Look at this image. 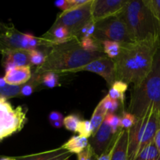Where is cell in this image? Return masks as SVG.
<instances>
[{
	"label": "cell",
	"instance_id": "cell-1",
	"mask_svg": "<svg viewBox=\"0 0 160 160\" xmlns=\"http://www.w3.org/2000/svg\"><path fill=\"white\" fill-rule=\"evenodd\" d=\"M160 46V38L144 42L122 44L116 59V81L138 86L152 68L155 55Z\"/></svg>",
	"mask_w": 160,
	"mask_h": 160
},
{
	"label": "cell",
	"instance_id": "cell-2",
	"mask_svg": "<svg viewBox=\"0 0 160 160\" xmlns=\"http://www.w3.org/2000/svg\"><path fill=\"white\" fill-rule=\"evenodd\" d=\"M103 56H106L105 53L85 51L81 47L79 39L75 38L50 48L45 62L36 67L34 73L42 74L46 72H55L59 75L67 74Z\"/></svg>",
	"mask_w": 160,
	"mask_h": 160
},
{
	"label": "cell",
	"instance_id": "cell-3",
	"mask_svg": "<svg viewBox=\"0 0 160 160\" xmlns=\"http://www.w3.org/2000/svg\"><path fill=\"white\" fill-rule=\"evenodd\" d=\"M119 15L127 25L134 42L160 38V23L145 0H128Z\"/></svg>",
	"mask_w": 160,
	"mask_h": 160
},
{
	"label": "cell",
	"instance_id": "cell-4",
	"mask_svg": "<svg viewBox=\"0 0 160 160\" xmlns=\"http://www.w3.org/2000/svg\"><path fill=\"white\" fill-rule=\"evenodd\" d=\"M154 110L160 115V46L155 55L152 68L137 87L133 88L128 112L136 119Z\"/></svg>",
	"mask_w": 160,
	"mask_h": 160
},
{
	"label": "cell",
	"instance_id": "cell-5",
	"mask_svg": "<svg viewBox=\"0 0 160 160\" xmlns=\"http://www.w3.org/2000/svg\"><path fill=\"white\" fill-rule=\"evenodd\" d=\"M160 128V115L151 110L136 120L128 129V160H134L139 153L154 141Z\"/></svg>",
	"mask_w": 160,
	"mask_h": 160
},
{
	"label": "cell",
	"instance_id": "cell-6",
	"mask_svg": "<svg viewBox=\"0 0 160 160\" xmlns=\"http://www.w3.org/2000/svg\"><path fill=\"white\" fill-rule=\"evenodd\" d=\"M28 109L13 108L7 99L0 98V142L21 131L27 122Z\"/></svg>",
	"mask_w": 160,
	"mask_h": 160
},
{
	"label": "cell",
	"instance_id": "cell-7",
	"mask_svg": "<svg viewBox=\"0 0 160 160\" xmlns=\"http://www.w3.org/2000/svg\"><path fill=\"white\" fill-rule=\"evenodd\" d=\"M95 38L103 41H112L120 44L134 42L127 25L120 15L109 17L96 22Z\"/></svg>",
	"mask_w": 160,
	"mask_h": 160
},
{
	"label": "cell",
	"instance_id": "cell-8",
	"mask_svg": "<svg viewBox=\"0 0 160 160\" xmlns=\"http://www.w3.org/2000/svg\"><path fill=\"white\" fill-rule=\"evenodd\" d=\"M94 0L88 4L70 10L62 12L57 16L52 27H64L73 35L78 38L81 30L85 25L93 20L92 18V3Z\"/></svg>",
	"mask_w": 160,
	"mask_h": 160
},
{
	"label": "cell",
	"instance_id": "cell-9",
	"mask_svg": "<svg viewBox=\"0 0 160 160\" xmlns=\"http://www.w3.org/2000/svg\"><path fill=\"white\" fill-rule=\"evenodd\" d=\"M30 34L20 32L12 24L0 30V54L12 50H29Z\"/></svg>",
	"mask_w": 160,
	"mask_h": 160
},
{
	"label": "cell",
	"instance_id": "cell-10",
	"mask_svg": "<svg viewBox=\"0 0 160 160\" xmlns=\"http://www.w3.org/2000/svg\"><path fill=\"white\" fill-rule=\"evenodd\" d=\"M81 71H88L97 73L106 81L108 85L110 86V88L116 82L115 61L106 56L98 58L84 67L72 70L69 73H78Z\"/></svg>",
	"mask_w": 160,
	"mask_h": 160
},
{
	"label": "cell",
	"instance_id": "cell-11",
	"mask_svg": "<svg viewBox=\"0 0 160 160\" xmlns=\"http://www.w3.org/2000/svg\"><path fill=\"white\" fill-rule=\"evenodd\" d=\"M128 0H94L92 18L96 22L117 16L122 12Z\"/></svg>",
	"mask_w": 160,
	"mask_h": 160
},
{
	"label": "cell",
	"instance_id": "cell-12",
	"mask_svg": "<svg viewBox=\"0 0 160 160\" xmlns=\"http://www.w3.org/2000/svg\"><path fill=\"white\" fill-rule=\"evenodd\" d=\"M117 134L112 133V128L106 120L102 123L97 132L92 136L89 144L95 151V154L99 157L110 146Z\"/></svg>",
	"mask_w": 160,
	"mask_h": 160
},
{
	"label": "cell",
	"instance_id": "cell-13",
	"mask_svg": "<svg viewBox=\"0 0 160 160\" xmlns=\"http://www.w3.org/2000/svg\"><path fill=\"white\" fill-rule=\"evenodd\" d=\"M2 65L5 70L16 67L31 66L29 50L17 49L2 53Z\"/></svg>",
	"mask_w": 160,
	"mask_h": 160
},
{
	"label": "cell",
	"instance_id": "cell-14",
	"mask_svg": "<svg viewBox=\"0 0 160 160\" xmlns=\"http://www.w3.org/2000/svg\"><path fill=\"white\" fill-rule=\"evenodd\" d=\"M32 77L31 66L16 67L6 70L3 77L7 84L11 85L20 86L26 84Z\"/></svg>",
	"mask_w": 160,
	"mask_h": 160
},
{
	"label": "cell",
	"instance_id": "cell-15",
	"mask_svg": "<svg viewBox=\"0 0 160 160\" xmlns=\"http://www.w3.org/2000/svg\"><path fill=\"white\" fill-rule=\"evenodd\" d=\"M72 155L73 154L68 150L60 146L55 149L48 150L43 152L18 156L16 160H68Z\"/></svg>",
	"mask_w": 160,
	"mask_h": 160
},
{
	"label": "cell",
	"instance_id": "cell-16",
	"mask_svg": "<svg viewBox=\"0 0 160 160\" xmlns=\"http://www.w3.org/2000/svg\"><path fill=\"white\" fill-rule=\"evenodd\" d=\"M111 160H128V130L119 133Z\"/></svg>",
	"mask_w": 160,
	"mask_h": 160
},
{
	"label": "cell",
	"instance_id": "cell-17",
	"mask_svg": "<svg viewBox=\"0 0 160 160\" xmlns=\"http://www.w3.org/2000/svg\"><path fill=\"white\" fill-rule=\"evenodd\" d=\"M88 145V138L81 135H73L65 144H63L62 147L68 150L72 154H79L83 150L85 149Z\"/></svg>",
	"mask_w": 160,
	"mask_h": 160
},
{
	"label": "cell",
	"instance_id": "cell-18",
	"mask_svg": "<svg viewBox=\"0 0 160 160\" xmlns=\"http://www.w3.org/2000/svg\"><path fill=\"white\" fill-rule=\"evenodd\" d=\"M107 114V111L105 109V108L103 107L101 102H100L98 104V106L95 107L90 120L92 128H93V134H95L98 130V128L101 127L102 123L104 122Z\"/></svg>",
	"mask_w": 160,
	"mask_h": 160
},
{
	"label": "cell",
	"instance_id": "cell-19",
	"mask_svg": "<svg viewBox=\"0 0 160 160\" xmlns=\"http://www.w3.org/2000/svg\"><path fill=\"white\" fill-rule=\"evenodd\" d=\"M128 84L123 81H116L109 91V95L112 99L117 100L121 102L123 105L124 102L125 92L128 90Z\"/></svg>",
	"mask_w": 160,
	"mask_h": 160
},
{
	"label": "cell",
	"instance_id": "cell-20",
	"mask_svg": "<svg viewBox=\"0 0 160 160\" xmlns=\"http://www.w3.org/2000/svg\"><path fill=\"white\" fill-rule=\"evenodd\" d=\"M80 43H81V47L85 51L89 52L104 53L102 42L95 38L94 37L82 38L80 39Z\"/></svg>",
	"mask_w": 160,
	"mask_h": 160
},
{
	"label": "cell",
	"instance_id": "cell-21",
	"mask_svg": "<svg viewBox=\"0 0 160 160\" xmlns=\"http://www.w3.org/2000/svg\"><path fill=\"white\" fill-rule=\"evenodd\" d=\"M134 160H160V153L154 141L147 145Z\"/></svg>",
	"mask_w": 160,
	"mask_h": 160
},
{
	"label": "cell",
	"instance_id": "cell-22",
	"mask_svg": "<svg viewBox=\"0 0 160 160\" xmlns=\"http://www.w3.org/2000/svg\"><path fill=\"white\" fill-rule=\"evenodd\" d=\"M103 52L106 56L112 59H116L121 52L122 44L112 41H103L102 42Z\"/></svg>",
	"mask_w": 160,
	"mask_h": 160
},
{
	"label": "cell",
	"instance_id": "cell-23",
	"mask_svg": "<svg viewBox=\"0 0 160 160\" xmlns=\"http://www.w3.org/2000/svg\"><path fill=\"white\" fill-rule=\"evenodd\" d=\"M41 85L40 84V75L32 73V77L26 84L21 85L20 90V97H28L32 95L36 88Z\"/></svg>",
	"mask_w": 160,
	"mask_h": 160
},
{
	"label": "cell",
	"instance_id": "cell-24",
	"mask_svg": "<svg viewBox=\"0 0 160 160\" xmlns=\"http://www.w3.org/2000/svg\"><path fill=\"white\" fill-rule=\"evenodd\" d=\"M50 48H45V50H39L38 48L33 50H29V56H30V64L31 67L36 66V67H40L44 62H45L48 55V50Z\"/></svg>",
	"mask_w": 160,
	"mask_h": 160
},
{
	"label": "cell",
	"instance_id": "cell-25",
	"mask_svg": "<svg viewBox=\"0 0 160 160\" xmlns=\"http://www.w3.org/2000/svg\"><path fill=\"white\" fill-rule=\"evenodd\" d=\"M40 75V84L44 87L48 88H54L60 86L59 81V74L55 72H46Z\"/></svg>",
	"mask_w": 160,
	"mask_h": 160
},
{
	"label": "cell",
	"instance_id": "cell-26",
	"mask_svg": "<svg viewBox=\"0 0 160 160\" xmlns=\"http://www.w3.org/2000/svg\"><path fill=\"white\" fill-rule=\"evenodd\" d=\"M20 90H21V85H11V84H6L4 87L0 88V98L9 99V98H17L20 97Z\"/></svg>",
	"mask_w": 160,
	"mask_h": 160
},
{
	"label": "cell",
	"instance_id": "cell-27",
	"mask_svg": "<svg viewBox=\"0 0 160 160\" xmlns=\"http://www.w3.org/2000/svg\"><path fill=\"white\" fill-rule=\"evenodd\" d=\"M79 116L76 114H71L64 118L63 120V126L65 127L66 129L71 132H78V128L81 122Z\"/></svg>",
	"mask_w": 160,
	"mask_h": 160
},
{
	"label": "cell",
	"instance_id": "cell-28",
	"mask_svg": "<svg viewBox=\"0 0 160 160\" xmlns=\"http://www.w3.org/2000/svg\"><path fill=\"white\" fill-rule=\"evenodd\" d=\"M120 101L111 98L108 95L106 97H104L101 101L102 105L105 108V109L107 111L108 113H113L114 112H116L120 107Z\"/></svg>",
	"mask_w": 160,
	"mask_h": 160
},
{
	"label": "cell",
	"instance_id": "cell-29",
	"mask_svg": "<svg viewBox=\"0 0 160 160\" xmlns=\"http://www.w3.org/2000/svg\"><path fill=\"white\" fill-rule=\"evenodd\" d=\"M78 132L79 133V135L87 138L92 137L93 135V128L91 122L88 120H81L78 125Z\"/></svg>",
	"mask_w": 160,
	"mask_h": 160
},
{
	"label": "cell",
	"instance_id": "cell-30",
	"mask_svg": "<svg viewBox=\"0 0 160 160\" xmlns=\"http://www.w3.org/2000/svg\"><path fill=\"white\" fill-rule=\"evenodd\" d=\"M105 120L108 122L109 126L111 127L112 133L114 134H117L120 131L123 130L120 128V117L115 115L114 113H108Z\"/></svg>",
	"mask_w": 160,
	"mask_h": 160
},
{
	"label": "cell",
	"instance_id": "cell-31",
	"mask_svg": "<svg viewBox=\"0 0 160 160\" xmlns=\"http://www.w3.org/2000/svg\"><path fill=\"white\" fill-rule=\"evenodd\" d=\"M64 118L65 117L59 111H52L48 115V121L55 128H61L63 126Z\"/></svg>",
	"mask_w": 160,
	"mask_h": 160
},
{
	"label": "cell",
	"instance_id": "cell-32",
	"mask_svg": "<svg viewBox=\"0 0 160 160\" xmlns=\"http://www.w3.org/2000/svg\"><path fill=\"white\" fill-rule=\"evenodd\" d=\"M136 120L137 119L133 114L124 111L120 117V128L122 129H130L135 123Z\"/></svg>",
	"mask_w": 160,
	"mask_h": 160
},
{
	"label": "cell",
	"instance_id": "cell-33",
	"mask_svg": "<svg viewBox=\"0 0 160 160\" xmlns=\"http://www.w3.org/2000/svg\"><path fill=\"white\" fill-rule=\"evenodd\" d=\"M98 158L90 144L85 149L78 154V160H97Z\"/></svg>",
	"mask_w": 160,
	"mask_h": 160
},
{
	"label": "cell",
	"instance_id": "cell-34",
	"mask_svg": "<svg viewBox=\"0 0 160 160\" xmlns=\"http://www.w3.org/2000/svg\"><path fill=\"white\" fill-rule=\"evenodd\" d=\"M145 2L160 23V0H145Z\"/></svg>",
	"mask_w": 160,
	"mask_h": 160
},
{
	"label": "cell",
	"instance_id": "cell-35",
	"mask_svg": "<svg viewBox=\"0 0 160 160\" xmlns=\"http://www.w3.org/2000/svg\"><path fill=\"white\" fill-rule=\"evenodd\" d=\"M118 132L117 134V135H116L115 138H114V140L112 141V142L111 143L110 146L108 148V149L106 150V152H105L103 154H102L101 156H99V157L98 158V159L97 160H111V157H112V152H113V149H114V147H115V144H116V141H117V137H118V134H119Z\"/></svg>",
	"mask_w": 160,
	"mask_h": 160
},
{
	"label": "cell",
	"instance_id": "cell-36",
	"mask_svg": "<svg viewBox=\"0 0 160 160\" xmlns=\"http://www.w3.org/2000/svg\"><path fill=\"white\" fill-rule=\"evenodd\" d=\"M91 2V0H68L69 5H70V9H75V8L80 7L84 5L88 4ZM69 9V10H70Z\"/></svg>",
	"mask_w": 160,
	"mask_h": 160
},
{
	"label": "cell",
	"instance_id": "cell-37",
	"mask_svg": "<svg viewBox=\"0 0 160 160\" xmlns=\"http://www.w3.org/2000/svg\"><path fill=\"white\" fill-rule=\"evenodd\" d=\"M54 5L57 8L60 9L62 12H65L70 9V5H69L68 0H59L54 2Z\"/></svg>",
	"mask_w": 160,
	"mask_h": 160
},
{
	"label": "cell",
	"instance_id": "cell-38",
	"mask_svg": "<svg viewBox=\"0 0 160 160\" xmlns=\"http://www.w3.org/2000/svg\"><path fill=\"white\" fill-rule=\"evenodd\" d=\"M154 143L160 153V128L158 130L157 133H156V136H155L154 138Z\"/></svg>",
	"mask_w": 160,
	"mask_h": 160
},
{
	"label": "cell",
	"instance_id": "cell-39",
	"mask_svg": "<svg viewBox=\"0 0 160 160\" xmlns=\"http://www.w3.org/2000/svg\"><path fill=\"white\" fill-rule=\"evenodd\" d=\"M17 157H8V156H2L0 157V160H16Z\"/></svg>",
	"mask_w": 160,
	"mask_h": 160
},
{
	"label": "cell",
	"instance_id": "cell-40",
	"mask_svg": "<svg viewBox=\"0 0 160 160\" xmlns=\"http://www.w3.org/2000/svg\"><path fill=\"white\" fill-rule=\"evenodd\" d=\"M4 25H5L4 23H2L1 21H0V30H1L3 27H4Z\"/></svg>",
	"mask_w": 160,
	"mask_h": 160
},
{
	"label": "cell",
	"instance_id": "cell-41",
	"mask_svg": "<svg viewBox=\"0 0 160 160\" xmlns=\"http://www.w3.org/2000/svg\"><path fill=\"white\" fill-rule=\"evenodd\" d=\"M68 160H70V159H68Z\"/></svg>",
	"mask_w": 160,
	"mask_h": 160
}]
</instances>
